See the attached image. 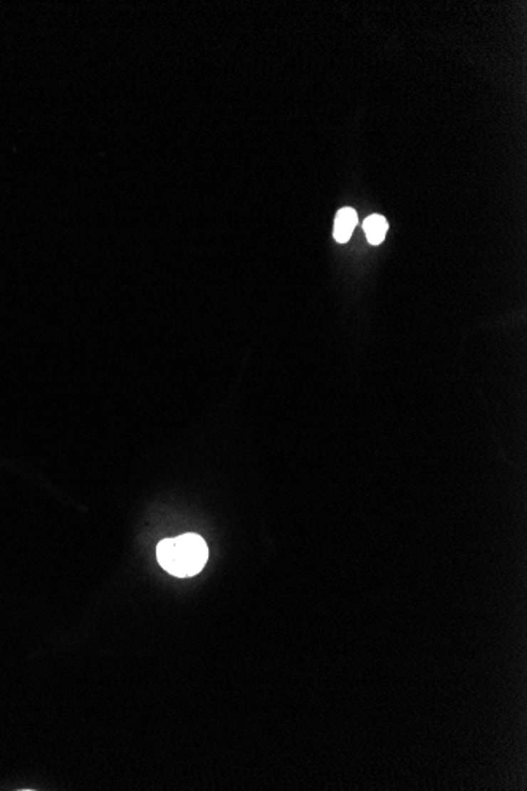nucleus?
<instances>
[{"instance_id": "1", "label": "nucleus", "mask_w": 527, "mask_h": 791, "mask_svg": "<svg viewBox=\"0 0 527 791\" xmlns=\"http://www.w3.org/2000/svg\"><path fill=\"white\" fill-rule=\"evenodd\" d=\"M157 558L166 572L175 577H193L204 569L209 558L206 540L197 534L165 539L157 547Z\"/></svg>"}, {"instance_id": "2", "label": "nucleus", "mask_w": 527, "mask_h": 791, "mask_svg": "<svg viewBox=\"0 0 527 791\" xmlns=\"http://www.w3.org/2000/svg\"><path fill=\"white\" fill-rule=\"evenodd\" d=\"M355 224H357V212L354 209L344 207L338 210V214H336V218H335V226H333L335 240L338 242V244H346V242L350 239V234H353Z\"/></svg>"}, {"instance_id": "3", "label": "nucleus", "mask_w": 527, "mask_h": 791, "mask_svg": "<svg viewBox=\"0 0 527 791\" xmlns=\"http://www.w3.org/2000/svg\"><path fill=\"white\" fill-rule=\"evenodd\" d=\"M365 234L371 245L382 244L385 239V234L389 231V223L382 215H371L363 223Z\"/></svg>"}]
</instances>
